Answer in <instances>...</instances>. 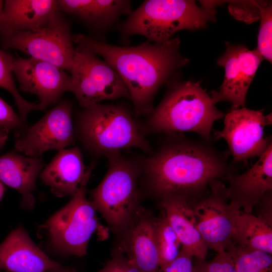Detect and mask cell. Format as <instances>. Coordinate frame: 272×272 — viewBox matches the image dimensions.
Masks as SVG:
<instances>
[{"instance_id": "1", "label": "cell", "mask_w": 272, "mask_h": 272, "mask_svg": "<svg viewBox=\"0 0 272 272\" xmlns=\"http://www.w3.org/2000/svg\"><path fill=\"white\" fill-rule=\"evenodd\" d=\"M170 134L157 152L142 160V172L154 196L196 198L234 173L229 152L218 150L211 141Z\"/></svg>"}, {"instance_id": "2", "label": "cell", "mask_w": 272, "mask_h": 272, "mask_svg": "<svg viewBox=\"0 0 272 272\" xmlns=\"http://www.w3.org/2000/svg\"><path fill=\"white\" fill-rule=\"evenodd\" d=\"M77 47L100 55L116 70L125 84L139 115L151 114L159 89L177 70L187 63L180 53L178 38L161 43L143 42L119 46L91 36L73 35Z\"/></svg>"}, {"instance_id": "3", "label": "cell", "mask_w": 272, "mask_h": 272, "mask_svg": "<svg viewBox=\"0 0 272 272\" xmlns=\"http://www.w3.org/2000/svg\"><path fill=\"white\" fill-rule=\"evenodd\" d=\"M75 128L76 138L95 156L108 158L131 148L152 153L139 124L120 105L99 103L83 108L77 115Z\"/></svg>"}, {"instance_id": "4", "label": "cell", "mask_w": 272, "mask_h": 272, "mask_svg": "<svg viewBox=\"0 0 272 272\" xmlns=\"http://www.w3.org/2000/svg\"><path fill=\"white\" fill-rule=\"evenodd\" d=\"M185 0H147L118 27L123 37L142 35L153 43L170 39L182 30L204 28L215 18V7L219 1Z\"/></svg>"}, {"instance_id": "5", "label": "cell", "mask_w": 272, "mask_h": 272, "mask_svg": "<svg viewBox=\"0 0 272 272\" xmlns=\"http://www.w3.org/2000/svg\"><path fill=\"white\" fill-rule=\"evenodd\" d=\"M150 114L152 132H192L207 141H211L214 122L224 116L199 84L191 81L173 86Z\"/></svg>"}, {"instance_id": "6", "label": "cell", "mask_w": 272, "mask_h": 272, "mask_svg": "<svg viewBox=\"0 0 272 272\" xmlns=\"http://www.w3.org/2000/svg\"><path fill=\"white\" fill-rule=\"evenodd\" d=\"M108 159L107 173L92 190L90 201L113 231L122 233L140 207L138 180L142 172V160L120 154Z\"/></svg>"}, {"instance_id": "7", "label": "cell", "mask_w": 272, "mask_h": 272, "mask_svg": "<svg viewBox=\"0 0 272 272\" xmlns=\"http://www.w3.org/2000/svg\"><path fill=\"white\" fill-rule=\"evenodd\" d=\"M93 161L72 199L42 226L50 246L63 254L82 257L87 253L90 239L95 232L104 239L107 231L98 220L96 209L86 196V186L96 165Z\"/></svg>"}, {"instance_id": "8", "label": "cell", "mask_w": 272, "mask_h": 272, "mask_svg": "<svg viewBox=\"0 0 272 272\" xmlns=\"http://www.w3.org/2000/svg\"><path fill=\"white\" fill-rule=\"evenodd\" d=\"M72 36L70 22L59 10L37 29L0 33V44L70 72L75 51Z\"/></svg>"}, {"instance_id": "9", "label": "cell", "mask_w": 272, "mask_h": 272, "mask_svg": "<svg viewBox=\"0 0 272 272\" xmlns=\"http://www.w3.org/2000/svg\"><path fill=\"white\" fill-rule=\"evenodd\" d=\"M70 72L69 92L82 108L105 100L129 98L125 84L113 67L85 49L76 47Z\"/></svg>"}, {"instance_id": "10", "label": "cell", "mask_w": 272, "mask_h": 272, "mask_svg": "<svg viewBox=\"0 0 272 272\" xmlns=\"http://www.w3.org/2000/svg\"><path fill=\"white\" fill-rule=\"evenodd\" d=\"M190 199L197 228L208 249L217 253L227 251L233 243L236 220L240 211L230 203L226 186L218 181L206 193Z\"/></svg>"}, {"instance_id": "11", "label": "cell", "mask_w": 272, "mask_h": 272, "mask_svg": "<svg viewBox=\"0 0 272 272\" xmlns=\"http://www.w3.org/2000/svg\"><path fill=\"white\" fill-rule=\"evenodd\" d=\"M271 113L264 115L262 110L233 109L225 116L223 128L214 132L215 139L226 141L234 163L259 157L272 144L271 137H264V127L271 124Z\"/></svg>"}, {"instance_id": "12", "label": "cell", "mask_w": 272, "mask_h": 272, "mask_svg": "<svg viewBox=\"0 0 272 272\" xmlns=\"http://www.w3.org/2000/svg\"><path fill=\"white\" fill-rule=\"evenodd\" d=\"M72 103L61 100L35 123L16 137V151L30 157H40L49 150L58 152L73 145L76 139Z\"/></svg>"}, {"instance_id": "13", "label": "cell", "mask_w": 272, "mask_h": 272, "mask_svg": "<svg viewBox=\"0 0 272 272\" xmlns=\"http://www.w3.org/2000/svg\"><path fill=\"white\" fill-rule=\"evenodd\" d=\"M226 44L225 53L217 60L224 67V80L219 89L211 92L210 96L215 104L228 101L232 109L244 107L250 85L263 58L256 48L250 50L242 45Z\"/></svg>"}, {"instance_id": "14", "label": "cell", "mask_w": 272, "mask_h": 272, "mask_svg": "<svg viewBox=\"0 0 272 272\" xmlns=\"http://www.w3.org/2000/svg\"><path fill=\"white\" fill-rule=\"evenodd\" d=\"M12 71L20 90L37 96L44 109L59 102L62 95L69 92L71 76L48 62L31 57L15 58Z\"/></svg>"}, {"instance_id": "15", "label": "cell", "mask_w": 272, "mask_h": 272, "mask_svg": "<svg viewBox=\"0 0 272 272\" xmlns=\"http://www.w3.org/2000/svg\"><path fill=\"white\" fill-rule=\"evenodd\" d=\"M226 193L235 209L252 213L253 208L272 190V144L249 169L242 174H230Z\"/></svg>"}, {"instance_id": "16", "label": "cell", "mask_w": 272, "mask_h": 272, "mask_svg": "<svg viewBox=\"0 0 272 272\" xmlns=\"http://www.w3.org/2000/svg\"><path fill=\"white\" fill-rule=\"evenodd\" d=\"M154 220L150 213L140 207L124 231L125 236L118 249L141 272L160 271Z\"/></svg>"}, {"instance_id": "17", "label": "cell", "mask_w": 272, "mask_h": 272, "mask_svg": "<svg viewBox=\"0 0 272 272\" xmlns=\"http://www.w3.org/2000/svg\"><path fill=\"white\" fill-rule=\"evenodd\" d=\"M41 250L21 226L0 244V269L7 272H48L60 266Z\"/></svg>"}, {"instance_id": "18", "label": "cell", "mask_w": 272, "mask_h": 272, "mask_svg": "<svg viewBox=\"0 0 272 272\" xmlns=\"http://www.w3.org/2000/svg\"><path fill=\"white\" fill-rule=\"evenodd\" d=\"M88 167L79 147L65 148L58 152L39 176L56 196H72L83 181Z\"/></svg>"}, {"instance_id": "19", "label": "cell", "mask_w": 272, "mask_h": 272, "mask_svg": "<svg viewBox=\"0 0 272 272\" xmlns=\"http://www.w3.org/2000/svg\"><path fill=\"white\" fill-rule=\"evenodd\" d=\"M160 205L182 249L194 258L206 259L208 248L197 228L191 199L183 195H169L160 199Z\"/></svg>"}, {"instance_id": "20", "label": "cell", "mask_w": 272, "mask_h": 272, "mask_svg": "<svg viewBox=\"0 0 272 272\" xmlns=\"http://www.w3.org/2000/svg\"><path fill=\"white\" fill-rule=\"evenodd\" d=\"M44 165L40 157L24 156L17 151L0 156V182L21 194V205L25 209L31 210L34 207L33 193Z\"/></svg>"}, {"instance_id": "21", "label": "cell", "mask_w": 272, "mask_h": 272, "mask_svg": "<svg viewBox=\"0 0 272 272\" xmlns=\"http://www.w3.org/2000/svg\"><path fill=\"white\" fill-rule=\"evenodd\" d=\"M59 11L57 1L6 0L0 18V33L34 30Z\"/></svg>"}, {"instance_id": "22", "label": "cell", "mask_w": 272, "mask_h": 272, "mask_svg": "<svg viewBox=\"0 0 272 272\" xmlns=\"http://www.w3.org/2000/svg\"><path fill=\"white\" fill-rule=\"evenodd\" d=\"M58 10L72 15L94 28L106 30L121 16L129 15L127 0H59Z\"/></svg>"}, {"instance_id": "23", "label": "cell", "mask_w": 272, "mask_h": 272, "mask_svg": "<svg viewBox=\"0 0 272 272\" xmlns=\"http://www.w3.org/2000/svg\"><path fill=\"white\" fill-rule=\"evenodd\" d=\"M232 241L238 246L272 254V219L240 211Z\"/></svg>"}, {"instance_id": "24", "label": "cell", "mask_w": 272, "mask_h": 272, "mask_svg": "<svg viewBox=\"0 0 272 272\" xmlns=\"http://www.w3.org/2000/svg\"><path fill=\"white\" fill-rule=\"evenodd\" d=\"M154 228L161 270L177 258L182 246L163 211L159 217H155Z\"/></svg>"}, {"instance_id": "25", "label": "cell", "mask_w": 272, "mask_h": 272, "mask_svg": "<svg viewBox=\"0 0 272 272\" xmlns=\"http://www.w3.org/2000/svg\"><path fill=\"white\" fill-rule=\"evenodd\" d=\"M14 57L9 52L0 49V87L12 96L19 111V115L25 122L32 111L44 110L39 103L30 102L22 97L15 83L12 65Z\"/></svg>"}, {"instance_id": "26", "label": "cell", "mask_w": 272, "mask_h": 272, "mask_svg": "<svg viewBox=\"0 0 272 272\" xmlns=\"http://www.w3.org/2000/svg\"><path fill=\"white\" fill-rule=\"evenodd\" d=\"M236 272H272V254L233 243L227 249Z\"/></svg>"}, {"instance_id": "27", "label": "cell", "mask_w": 272, "mask_h": 272, "mask_svg": "<svg viewBox=\"0 0 272 272\" xmlns=\"http://www.w3.org/2000/svg\"><path fill=\"white\" fill-rule=\"evenodd\" d=\"M260 24L257 37V50L270 63L272 60V6L271 4L257 1Z\"/></svg>"}, {"instance_id": "28", "label": "cell", "mask_w": 272, "mask_h": 272, "mask_svg": "<svg viewBox=\"0 0 272 272\" xmlns=\"http://www.w3.org/2000/svg\"><path fill=\"white\" fill-rule=\"evenodd\" d=\"M192 272H236L232 259L227 251L217 253L210 260L193 258Z\"/></svg>"}, {"instance_id": "29", "label": "cell", "mask_w": 272, "mask_h": 272, "mask_svg": "<svg viewBox=\"0 0 272 272\" xmlns=\"http://www.w3.org/2000/svg\"><path fill=\"white\" fill-rule=\"evenodd\" d=\"M24 122L12 107L0 97V128L15 131L16 137L23 134L27 128Z\"/></svg>"}, {"instance_id": "30", "label": "cell", "mask_w": 272, "mask_h": 272, "mask_svg": "<svg viewBox=\"0 0 272 272\" xmlns=\"http://www.w3.org/2000/svg\"><path fill=\"white\" fill-rule=\"evenodd\" d=\"M229 10L231 14L237 20L250 23L260 19L257 1L230 2Z\"/></svg>"}, {"instance_id": "31", "label": "cell", "mask_w": 272, "mask_h": 272, "mask_svg": "<svg viewBox=\"0 0 272 272\" xmlns=\"http://www.w3.org/2000/svg\"><path fill=\"white\" fill-rule=\"evenodd\" d=\"M98 272H141L119 249Z\"/></svg>"}, {"instance_id": "32", "label": "cell", "mask_w": 272, "mask_h": 272, "mask_svg": "<svg viewBox=\"0 0 272 272\" xmlns=\"http://www.w3.org/2000/svg\"><path fill=\"white\" fill-rule=\"evenodd\" d=\"M193 258L189 253L181 248L177 258L159 272H192Z\"/></svg>"}, {"instance_id": "33", "label": "cell", "mask_w": 272, "mask_h": 272, "mask_svg": "<svg viewBox=\"0 0 272 272\" xmlns=\"http://www.w3.org/2000/svg\"><path fill=\"white\" fill-rule=\"evenodd\" d=\"M9 132L0 128V149L6 144L9 136Z\"/></svg>"}, {"instance_id": "34", "label": "cell", "mask_w": 272, "mask_h": 272, "mask_svg": "<svg viewBox=\"0 0 272 272\" xmlns=\"http://www.w3.org/2000/svg\"><path fill=\"white\" fill-rule=\"evenodd\" d=\"M48 272H79L71 267L60 266L58 267L50 270Z\"/></svg>"}, {"instance_id": "35", "label": "cell", "mask_w": 272, "mask_h": 272, "mask_svg": "<svg viewBox=\"0 0 272 272\" xmlns=\"http://www.w3.org/2000/svg\"><path fill=\"white\" fill-rule=\"evenodd\" d=\"M5 191V188L3 184L0 182V200L2 199Z\"/></svg>"}, {"instance_id": "36", "label": "cell", "mask_w": 272, "mask_h": 272, "mask_svg": "<svg viewBox=\"0 0 272 272\" xmlns=\"http://www.w3.org/2000/svg\"><path fill=\"white\" fill-rule=\"evenodd\" d=\"M4 1L0 0V18L2 14L3 9H4Z\"/></svg>"}, {"instance_id": "37", "label": "cell", "mask_w": 272, "mask_h": 272, "mask_svg": "<svg viewBox=\"0 0 272 272\" xmlns=\"http://www.w3.org/2000/svg\"><path fill=\"white\" fill-rule=\"evenodd\" d=\"M0 272H7V271H0Z\"/></svg>"}]
</instances>
